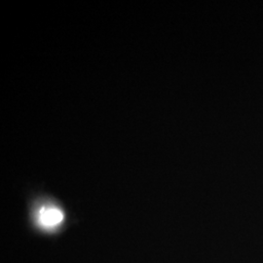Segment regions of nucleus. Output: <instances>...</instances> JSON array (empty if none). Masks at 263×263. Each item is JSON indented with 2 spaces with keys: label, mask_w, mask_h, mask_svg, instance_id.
Segmentation results:
<instances>
[{
  "label": "nucleus",
  "mask_w": 263,
  "mask_h": 263,
  "mask_svg": "<svg viewBox=\"0 0 263 263\" xmlns=\"http://www.w3.org/2000/svg\"><path fill=\"white\" fill-rule=\"evenodd\" d=\"M65 219L63 211L58 207H42L38 211L36 221L38 226L44 230H54L62 224Z\"/></svg>",
  "instance_id": "f257e3e1"
}]
</instances>
